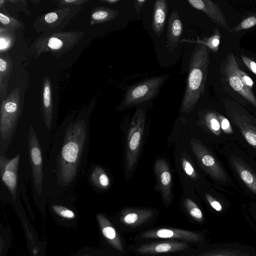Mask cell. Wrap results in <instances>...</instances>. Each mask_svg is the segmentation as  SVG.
<instances>
[{
  "instance_id": "4",
  "label": "cell",
  "mask_w": 256,
  "mask_h": 256,
  "mask_svg": "<svg viewBox=\"0 0 256 256\" xmlns=\"http://www.w3.org/2000/svg\"><path fill=\"white\" fill-rule=\"evenodd\" d=\"M0 136L1 142H6L12 136L20 118L22 106L20 89H14L1 101Z\"/></svg>"
},
{
  "instance_id": "17",
  "label": "cell",
  "mask_w": 256,
  "mask_h": 256,
  "mask_svg": "<svg viewBox=\"0 0 256 256\" xmlns=\"http://www.w3.org/2000/svg\"><path fill=\"white\" fill-rule=\"evenodd\" d=\"M13 62L8 54L0 52V98L2 101L6 96L8 82L12 68Z\"/></svg>"
},
{
  "instance_id": "38",
  "label": "cell",
  "mask_w": 256,
  "mask_h": 256,
  "mask_svg": "<svg viewBox=\"0 0 256 256\" xmlns=\"http://www.w3.org/2000/svg\"><path fill=\"white\" fill-rule=\"evenodd\" d=\"M206 198L213 208L218 212L222 210V206L218 201L213 200L208 194L206 195Z\"/></svg>"
},
{
  "instance_id": "26",
  "label": "cell",
  "mask_w": 256,
  "mask_h": 256,
  "mask_svg": "<svg viewBox=\"0 0 256 256\" xmlns=\"http://www.w3.org/2000/svg\"><path fill=\"white\" fill-rule=\"evenodd\" d=\"M0 22L1 26L14 31L18 30L22 26L20 21L2 12H0Z\"/></svg>"
},
{
  "instance_id": "14",
  "label": "cell",
  "mask_w": 256,
  "mask_h": 256,
  "mask_svg": "<svg viewBox=\"0 0 256 256\" xmlns=\"http://www.w3.org/2000/svg\"><path fill=\"white\" fill-rule=\"evenodd\" d=\"M50 79L46 76L42 84V112L46 126L48 130L51 126L54 108Z\"/></svg>"
},
{
  "instance_id": "21",
  "label": "cell",
  "mask_w": 256,
  "mask_h": 256,
  "mask_svg": "<svg viewBox=\"0 0 256 256\" xmlns=\"http://www.w3.org/2000/svg\"><path fill=\"white\" fill-rule=\"evenodd\" d=\"M92 184L96 186L106 189L110 184L109 178L104 170L100 167H96L92 171L90 176Z\"/></svg>"
},
{
  "instance_id": "18",
  "label": "cell",
  "mask_w": 256,
  "mask_h": 256,
  "mask_svg": "<svg viewBox=\"0 0 256 256\" xmlns=\"http://www.w3.org/2000/svg\"><path fill=\"white\" fill-rule=\"evenodd\" d=\"M198 235L191 232L180 230L161 228L155 232H150L146 237H157L162 238H178L185 240L196 239Z\"/></svg>"
},
{
  "instance_id": "39",
  "label": "cell",
  "mask_w": 256,
  "mask_h": 256,
  "mask_svg": "<svg viewBox=\"0 0 256 256\" xmlns=\"http://www.w3.org/2000/svg\"><path fill=\"white\" fill-rule=\"evenodd\" d=\"M146 0H135L134 2V8L136 12L140 11L146 2Z\"/></svg>"
},
{
  "instance_id": "35",
  "label": "cell",
  "mask_w": 256,
  "mask_h": 256,
  "mask_svg": "<svg viewBox=\"0 0 256 256\" xmlns=\"http://www.w3.org/2000/svg\"><path fill=\"white\" fill-rule=\"evenodd\" d=\"M103 234L106 238L113 240L116 236V232L114 229L110 226H106L102 230Z\"/></svg>"
},
{
  "instance_id": "22",
  "label": "cell",
  "mask_w": 256,
  "mask_h": 256,
  "mask_svg": "<svg viewBox=\"0 0 256 256\" xmlns=\"http://www.w3.org/2000/svg\"><path fill=\"white\" fill-rule=\"evenodd\" d=\"M16 40L15 31L8 29L0 25V52H6L14 44Z\"/></svg>"
},
{
  "instance_id": "12",
  "label": "cell",
  "mask_w": 256,
  "mask_h": 256,
  "mask_svg": "<svg viewBox=\"0 0 256 256\" xmlns=\"http://www.w3.org/2000/svg\"><path fill=\"white\" fill-rule=\"evenodd\" d=\"M154 170L162 197L169 202L172 199V176L168 166L164 160H158L155 163Z\"/></svg>"
},
{
  "instance_id": "27",
  "label": "cell",
  "mask_w": 256,
  "mask_h": 256,
  "mask_svg": "<svg viewBox=\"0 0 256 256\" xmlns=\"http://www.w3.org/2000/svg\"><path fill=\"white\" fill-rule=\"evenodd\" d=\"M184 203L192 216L197 220L202 219L203 215L201 210L192 200L186 198Z\"/></svg>"
},
{
  "instance_id": "10",
  "label": "cell",
  "mask_w": 256,
  "mask_h": 256,
  "mask_svg": "<svg viewBox=\"0 0 256 256\" xmlns=\"http://www.w3.org/2000/svg\"><path fill=\"white\" fill-rule=\"evenodd\" d=\"M20 154L11 159L1 155L0 157V172L3 182L7 186L14 198H15L18 182V170Z\"/></svg>"
},
{
  "instance_id": "31",
  "label": "cell",
  "mask_w": 256,
  "mask_h": 256,
  "mask_svg": "<svg viewBox=\"0 0 256 256\" xmlns=\"http://www.w3.org/2000/svg\"><path fill=\"white\" fill-rule=\"evenodd\" d=\"M86 0H62L58 1V6L59 7L67 6H75L78 5H83L87 2Z\"/></svg>"
},
{
  "instance_id": "29",
  "label": "cell",
  "mask_w": 256,
  "mask_h": 256,
  "mask_svg": "<svg viewBox=\"0 0 256 256\" xmlns=\"http://www.w3.org/2000/svg\"><path fill=\"white\" fill-rule=\"evenodd\" d=\"M206 121L208 126L214 133H218L220 128V124L216 114L212 112H208L206 116Z\"/></svg>"
},
{
  "instance_id": "7",
  "label": "cell",
  "mask_w": 256,
  "mask_h": 256,
  "mask_svg": "<svg viewBox=\"0 0 256 256\" xmlns=\"http://www.w3.org/2000/svg\"><path fill=\"white\" fill-rule=\"evenodd\" d=\"M145 115L142 110H138L132 119L128 130L126 154V167L130 171L134 166L142 140Z\"/></svg>"
},
{
  "instance_id": "3",
  "label": "cell",
  "mask_w": 256,
  "mask_h": 256,
  "mask_svg": "<svg viewBox=\"0 0 256 256\" xmlns=\"http://www.w3.org/2000/svg\"><path fill=\"white\" fill-rule=\"evenodd\" d=\"M83 32L42 34L31 44L29 52L36 57L45 52L60 57L72 50L84 36Z\"/></svg>"
},
{
  "instance_id": "40",
  "label": "cell",
  "mask_w": 256,
  "mask_h": 256,
  "mask_svg": "<svg viewBox=\"0 0 256 256\" xmlns=\"http://www.w3.org/2000/svg\"><path fill=\"white\" fill-rule=\"evenodd\" d=\"M101 2H104L108 4H114L120 2V0H100Z\"/></svg>"
},
{
  "instance_id": "6",
  "label": "cell",
  "mask_w": 256,
  "mask_h": 256,
  "mask_svg": "<svg viewBox=\"0 0 256 256\" xmlns=\"http://www.w3.org/2000/svg\"><path fill=\"white\" fill-rule=\"evenodd\" d=\"M82 6L59 7L40 16L33 23L35 30L43 34L62 32L70 20L80 11Z\"/></svg>"
},
{
  "instance_id": "5",
  "label": "cell",
  "mask_w": 256,
  "mask_h": 256,
  "mask_svg": "<svg viewBox=\"0 0 256 256\" xmlns=\"http://www.w3.org/2000/svg\"><path fill=\"white\" fill-rule=\"evenodd\" d=\"M168 76L150 78L130 86L126 90L118 108H126L154 98Z\"/></svg>"
},
{
  "instance_id": "11",
  "label": "cell",
  "mask_w": 256,
  "mask_h": 256,
  "mask_svg": "<svg viewBox=\"0 0 256 256\" xmlns=\"http://www.w3.org/2000/svg\"><path fill=\"white\" fill-rule=\"evenodd\" d=\"M194 8L203 12L214 23L229 30L226 18L219 6L210 0H188Z\"/></svg>"
},
{
  "instance_id": "13",
  "label": "cell",
  "mask_w": 256,
  "mask_h": 256,
  "mask_svg": "<svg viewBox=\"0 0 256 256\" xmlns=\"http://www.w3.org/2000/svg\"><path fill=\"white\" fill-rule=\"evenodd\" d=\"M182 29L178 12L172 11L169 16L167 30V47L170 52L173 51L180 44Z\"/></svg>"
},
{
  "instance_id": "25",
  "label": "cell",
  "mask_w": 256,
  "mask_h": 256,
  "mask_svg": "<svg viewBox=\"0 0 256 256\" xmlns=\"http://www.w3.org/2000/svg\"><path fill=\"white\" fill-rule=\"evenodd\" d=\"M178 245L174 244L162 243L156 245L144 246L140 248L142 252H166L178 249Z\"/></svg>"
},
{
  "instance_id": "36",
  "label": "cell",
  "mask_w": 256,
  "mask_h": 256,
  "mask_svg": "<svg viewBox=\"0 0 256 256\" xmlns=\"http://www.w3.org/2000/svg\"><path fill=\"white\" fill-rule=\"evenodd\" d=\"M138 218V215L136 212H130L124 217V221L128 224H132L136 222Z\"/></svg>"
},
{
  "instance_id": "32",
  "label": "cell",
  "mask_w": 256,
  "mask_h": 256,
  "mask_svg": "<svg viewBox=\"0 0 256 256\" xmlns=\"http://www.w3.org/2000/svg\"><path fill=\"white\" fill-rule=\"evenodd\" d=\"M243 133L247 142L250 145L256 146V133L250 130H244Z\"/></svg>"
},
{
  "instance_id": "2",
  "label": "cell",
  "mask_w": 256,
  "mask_h": 256,
  "mask_svg": "<svg viewBox=\"0 0 256 256\" xmlns=\"http://www.w3.org/2000/svg\"><path fill=\"white\" fill-rule=\"evenodd\" d=\"M210 62L208 48L197 44L190 59L186 88L180 107L182 112H190L204 94Z\"/></svg>"
},
{
  "instance_id": "28",
  "label": "cell",
  "mask_w": 256,
  "mask_h": 256,
  "mask_svg": "<svg viewBox=\"0 0 256 256\" xmlns=\"http://www.w3.org/2000/svg\"><path fill=\"white\" fill-rule=\"evenodd\" d=\"M234 66L236 72L240 77L244 84L248 88L252 90L254 86V82L242 70L238 65L236 58L234 60Z\"/></svg>"
},
{
  "instance_id": "23",
  "label": "cell",
  "mask_w": 256,
  "mask_h": 256,
  "mask_svg": "<svg viewBox=\"0 0 256 256\" xmlns=\"http://www.w3.org/2000/svg\"><path fill=\"white\" fill-rule=\"evenodd\" d=\"M244 18L236 26L229 28L228 32L236 34L240 31L249 29L256 26V13H250L244 16Z\"/></svg>"
},
{
  "instance_id": "16",
  "label": "cell",
  "mask_w": 256,
  "mask_h": 256,
  "mask_svg": "<svg viewBox=\"0 0 256 256\" xmlns=\"http://www.w3.org/2000/svg\"><path fill=\"white\" fill-rule=\"evenodd\" d=\"M191 145L194 152L203 166L214 176H218L219 168L214 158L196 140H191Z\"/></svg>"
},
{
  "instance_id": "19",
  "label": "cell",
  "mask_w": 256,
  "mask_h": 256,
  "mask_svg": "<svg viewBox=\"0 0 256 256\" xmlns=\"http://www.w3.org/2000/svg\"><path fill=\"white\" fill-rule=\"evenodd\" d=\"M220 38L221 34L220 31L217 28H215L214 30L213 34L209 38L200 39L199 37H197L196 40L183 38L180 40V43L190 42L204 45L208 50L210 49L212 52H216L219 49Z\"/></svg>"
},
{
  "instance_id": "1",
  "label": "cell",
  "mask_w": 256,
  "mask_h": 256,
  "mask_svg": "<svg viewBox=\"0 0 256 256\" xmlns=\"http://www.w3.org/2000/svg\"><path fill=\"white\" fill-rule=\"evenodd\" d=\"M84 122L72 124L66 132L60 154L58 174L60 181L70 184L75 178L86 140Z\"/></svg>"
},
{
  "instance_id": "30",
  "label": "cell",
  "mask_w": 256,
  "mask_h": 256,
  "mask_svg": "<svg viewBox=\"0 0 256 256\" xmlns=\"http://www.w3.org/2000/svg\"><path fill=\"white\" fill-rule=\"evenodd\" d=\"M182 164L185 173L192 178L194 179L196 178V171L190 161L186 158H183L182 159Z\"/></svg>"
},
{
  "instance_id": "37",
  "label": "cell",
  "mask_w": 256,
  "mask_h": 256,
  "mask_svg": "<svg viewBox=\"0 0 256 256\" xmlns=\"http://www.w3.org/2000/svg\"><path fill=\"white\" fill-rule=\"evenodd\" d=\"M219 118L220 120L221 127L222 129L227 132H231V128L229 121L222 116H220Z\"/></svg>"
},
{
  "instance_id": "15",
  "label": "cell",
  "mask_w": 256,
  "mask_h": 256,
  "mask_svg": "<svg viewBox=\"0 0 256 256\" xmlns=\"http://www.w3.org/2000/svg\"><path fill=\"white\" fill-rule=\"evenodd\" d=\"M168 4L166 0H156L153 6L152 28L156 36L160 37L166 24Z\"/></svg>"
},
{
  "instance_id": "20",
  "label": "cell",
  "mask_w": 256,
  "mask_h": 256,
  "mask_svg": "<svg viewBox=\"0 0 256 256\" xmlns=\"http://www.w3.org/2000/svg\"><path fill=\"white\" fill-rule=\"evenodd\" d=\"M91 14V24H99L112 20L118 15L116 10L106 6L95 8Z\"/></svg>"
},
{
  "instance_id": "24",
  "label": "cell",
  "mask_w": 256,
  "mask_h": 256,
  "mask_svg": "<svg viewBox=\"0 0 256 256\" xmlns=\"http://www.w3.org/2000/svg\"><path fill=\"white\" fill-rule=\"evenodd\" d=\"M236 166L243 182L256 193V178L248 170L236 164Z\"/></svg>"
},
{
  "instance_id": "34",
  "label": "cell",
  "mask_w": 256,
  "mask_h": 256,
  "mask_svg": "<svg viewBox=\"0 0 256 256\" xmlns=\"http://www.w3.org/2000/svg\"><path fill=\"white\" fill-rule=\"evenodd\" d=\"M54 209L64 217L72 218L74 216V213L72 210L66 209L64 208H62L59 206H54Z\"/></svg>"
},
{
  "instance_id": "9",
  "label": "cell",
  "mask_w": 256,
  "mask_h": 256,
  "mask_svg": "<svg viewBox=\"0 0 256 256\" xmlns=\"http://www.w3.org/2000/svg\"><path fill=\"white\" fill-rule=\"evenodd\" d=\"M234 58L232 52L228 54L224 62V73L231 88L256 107V98L252 90L244 84L235 71L234 66Z\"/></svg>"
},
{
  "instance_id": "8",
  "label": "cell",
  "mask_w": 256,
  "mask_h": 256,
  "mask_svg": "<svg viewBox=\"0 0 256 256\" xmlns=\"http://www.w3.org/2000/svg\"><path fill=\"white\" fill-rule=\"evenodd\" d=\"M29 153L34 186L38 194L42 191V158L40 144L33 128L28 133Z\"/></svg>"
},
{
  "instance_id": "33",
  "label": "cell",
  "mask_w": 256,
  "mask_h": 256,
  "mask_svg": "<svg viewBox=\"0 0 256 256\" xmlns=\"http://www.w3.org/2000/svg\"><path fill=\"white\" fill-rule=\"evenodd\" d=\"M242 61L246 67L254 74H256V62L249 58L242 55Z\"/></svg>"
}]
</instances>
